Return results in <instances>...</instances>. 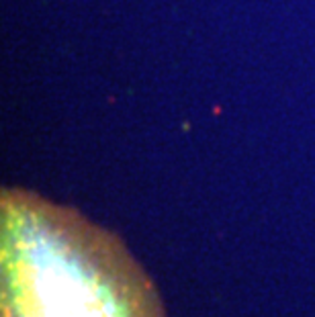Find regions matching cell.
Wrapping results in <instances>:
<instances>
[{
  "label": "cell",
  "mask_w": 315,
  "mask_h": 317,
  "mask_svg": "<svg viewBox=\"0 0 315 317\" xmlns=\"http://www.w3.org/2000/svg\"><path fill=\"white\" fill-rule=\"evenodd\" d=\"M2 317H160L127 252L80 215L23 192L2 199Z\"/></svg>",
  "instance_id": "obj_1"
}]
</instances>
